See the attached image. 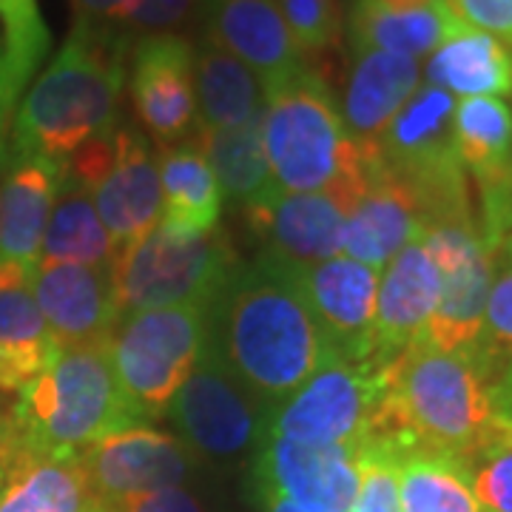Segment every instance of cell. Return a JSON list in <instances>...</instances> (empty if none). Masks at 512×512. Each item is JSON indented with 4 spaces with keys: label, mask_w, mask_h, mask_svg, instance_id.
Returning a JSON list of instances; mask_svg holds the SVG:
<instances>
[{
    "label": "cell",
    "mask_w": 512,
    "mask_h": 512,
    "mask_svg": "<svg viewBox=\"0 0 512 512\" xmlns=\"http://www.w3.org/2000/svg\"><path fill=\"white\" fill-rule=\"evenodd\" d=\"M109 268L37 262L32 279L35 302L60 348L106 342L120 322Z\"/></svg>",
    "instance_id": "e0dca14e"
},
{
    "label": "cell",
    "mask_w": 512,
    "mask_h": 512,
    "mask_svg": "<svg viewBox=\"0 0 512 512\" xmlns=\"http://www.w3.org/2000/svg\"><path fill=\"white\" fill-rule=\"evenodd\" d=\"M89 512H120L117 507H109V504H100L97 498H94V504H92V510Z\"/></svg>",
    "instance_id": "f6af8a7d"
},
{
    "label": "cell",
    "mask_w": 512,
    "mask_h": 512,
    "mask_svg": "<svg viewBox=\"0 0 512 512\" xmlns=\"http://www.w3.org/2000/svg\"><path fill=\"white\" fill-rule=\"evenodd\" d=\"M302 55L339 46L345 29L342 0H276Z\"/></svg>",
    "instance_id": "d590c367"
},
{
    "label": "cell",
    "mask_w": 512,
    "mask_h": 512,
    "mask_svg": "<svg viewBox=\"0 0 512 512\" xmlns=\"http://www.w3.org/2000/svg\"><path fill=\"white\" fill-rule=\"evenodd\" d=\"M15 117V103L6 92V55H3V37H0V163H6V137Z\"/></svg>",
    "instance_id": "b9f144b4"
},
{
    "label": "cell",
    "mask_w": 512,
    "mask_h": 512,
    "mask_svg": "<svg viewBox=\"0 0 512 512\" xmlns=\"http://www.w3.org/2000/svg\"><path fill=\"white\" fill-rule=\"evenodd\" d=\"M191 140L211 165L222 197H231L242 208H251L276 191L274 174L262 146V117L237 128L197 126Z\"/></svg>",
    "instance_id": "83f0119b"
},
{
    "label": "cell",
    "mask_w": 512,
    "mask_h": 512,
    "mask_svg": "<svg viewBox=\"0 0 512 512\" xmlns=\"http://www.w3.org/2000/svg\"><path fill=\"white\" fill-rule=\"evenodd\" d=\"M123 3L126 0H74V15H77L74 20L86 23V26H100V29L120 32Z\"/></svg>",
    "instance_id": "60d3db41"
},
{
    "label": "cell",
    "mask_w": 512,
    "mask_h": 512,
    "mask_svg": "<svg viewBox=\"0 0 512 512\" xmlns=\"http://www.w3.org/2000/svg\"><path fill=\"white\" fill-rule=\"evenodd\" d=\"M387 367L373 359L356 362L333 356L291 399L271 410L268 436L359 450L379 416Z\"/></svg>",
    "instance_id": "ba28073f"
},
{
    "label": "cell",
    "mask_w": 512,
    "mask_h": 512,
    "mask_svg": "<svg viewBox=\"0 0 512 512\" xmlns=\"http://www.w3.org/2000/svg\"><path fill=\"white\" fill-rule=\"evenodd\" d=\"M402 512H481L467 467L441 453H407L396 461Z\"/></svg>",
    "instance_id": "4dcf8cb0"
},
{
    "label": "cell",
    "mask_w": 512,
    "mask_h": 512,
    "mask_svg": "<svg viewBox=\"0 0 512 512\" xmlns=\"http://www.w3.org/2000/svg\"><path fill=\"white\" fill-rule=\"evenodd\" d=\"M461 464L481 512H512V419L495 421L490 436Z\"/></svg>",
    "instance_id": "e575fe53"
},
{
    "label": "cell",
    "mask_w": 512,
    "mask_h": 512,
    "mask_svg": "<svg viewBox=\"0 0 512 512\" xmlns=\"http://www.w3.org/2000/svg\"><path fill=\"white\" fill-rule=\"evenodd\" d=\"M464 26L467 23L458 18L450 0H430V3L353 0L348 15L350 52L373 49V52L404 57L430 55Z\"/></svg>",
    "instance_id": "44dd1931"
},
{
    "label": "cell",
    "mask_w": 512,
    "mask_h": 512,
    "mask_svg": "<svg viewBox=\"0 0 512 512\" xmlns=\"http://www.w3.org/2000/svg\"><path fill=\"white\" fill-rule=\"evenodd\" d=\"M194 92L197 126L202 128L245 126L265 111V89L259 77L208 37H202L194 49Z\"/></svg>",
    "instance_id": "d4e9b609"
},
{
    "label": "cell",
    "mask_w": 512,
    "mask_h": 512,
    "mask_svg": "<svg viewBox=\"0 0 512 512\" xmlns=\"http://www.w3.org/2000/svg\"><path fill=\"white\" fill-rule=\"evenodd\" d=\"M498 419L470 353L441 350L421 336L387 367L379 416L359 450H379L393 464L407 453L464 461Z\"/></svg>",
    "instance_id": "3957f363"
},
{
    "label": "cell",
    "mask_w": 512,
    "mask_h": 512,
    "mask_svg": "<svg viewBox=\"0 0 512 512\" xmlns=\"http://www.w3.org/2000/svg\"><path fill=\"white\" fill-rule=\"evenodd\" d=\"M458 163L481 185L512 177V109L498 97H464L453 111Z\"/></svg>",
    "instance_id": "f1b7e54d"
},
{
    "label": "cell",
    "mask_w": 512,
    "mask_h": 512,
    "mask_svg": "<svg viewBox=\"0 0 512 512\" xmlns=\"http://www.w3.org/2000/svg\"><path fill=\"white\" fill-rule=\"evenodd\" d=\"M427 86L464 97H512V52L498 37L464 26L430 57Z\"/></svg>",
    "instance_id": "484cf974"
},
{
    "label": "cell",
    "mask_w": 512,
    "mask_h": 512,
    "mask_svg": "<svg viewBox=\"0 0 512 512\" xmlns=\"http://www.w3.org/2000/svg\"><path fill=\"white\" fill-rule=\"evenodd\" d=\"M262 146L276 188L288 194L325 191L362 171L370 154L350 137L330 86L311 66L265 89Z\"/></svg>",
    "instance_id": "5b68a950"
},
{
    "label": "cell",
    "mask_w": 512,
    "mask_h": 512,
    "mask_svg": "<svg viewBox=\"0 0 512 512\" xmlns=\"http://www.w3.org/2000/svg\"><path fill=\"white\" fill-rule=\"evenodd\" d=\"M128 92L137 120L163 148L197 131L194 46L183 35H146L128 52Z\"/></svg>",
    "instance_id": "5bb4252c"
},
{
    "label": "cell",
    "mask_w": 512,
    "mask_h": 512,
    "mask_svg": "<svg viewBox=\"0 0 512 512\" xmlns=\"http://www.w3.org/2000/svg\"><path fill=\"white\" fill-rule=\"evenodd\" d=\"M120 512H202V504L183 487H168V490L131 498L120 507Z\"/></svg>",
    "instance_id": "ab89813d"
},
{
    "label": "cell",
    "mask_w": 512,
    "mask_h": 512,
    "mask_svg": "<svg viewBox=\"0 0 512 512\" xmlns=\"http://www.w3.org/2000/svg\"><path fill=\"white\" fill-rule=\"evenodd\" d=\"M384 3H430V0H384Z\"/></svg>",
    "instance_id": "bcb514c9"
},
{
    "label": "cell",
    "mask_w": 512,
    "mask_h": 512,
    "mask_svg": "<svg viewBox=\"0 0 512 512\" xmlns=\"http://www.w3.org/2000/svg\"><path fill=\"white\" fill-rule=\"evenodd\" d=\"M205 308H151L126 313L109 336L117 384L134 416L148 424L168 413L205 348Z\"/></svg>",
    "instance_id": "52a82bcc"
},
{
    "label": "cell",
    "mask_w": 512,
    "mask_h": 512,
    "mask_svg": "<svg viewBox=\"0 0 512 512\" xmlns=\"http://www.w3.org/2000/svg\"><path fill=\"white\" fill-rule=\"evenodd\" d=\"M20 453L77 456L117 430L137 427L117 384L109 339L60 348L55 362L15 396L9 413Z\"/></svg>",
    "instance_id": "277c9868"
},
{
    "label": "cell",
    "mask_w": 512,
    "mask_h": 512,
    "mask_svg": "<svg viewBox=\"0 0 512 512\" xmlns=\"http://www.w3.org/2000/svg\"><path fill=\"white\" fill-rule=\"evenodd\" d=\"M421 242L439 271V302L424 339L441 350L470 353L481 333L495 274L476 214L470 211L424 222Z\"/></svg>",
    "instance_id": "30bf717a"
},
{
    "label": "cell",
    "mask_w": 512,
    "mask_h": 512,
    "mask_svg": "<svg viewBox=\"0 0 512 512\" xmlns=\"http://www.w3.org/2000/svg\"><path fill=\"white\" fill-rule=\"evenodd\" d=\"M94 208L114 248L146 237L163 217V191L157 160L146 137L131 126L114 131V160L109 174L92 191Z\"/></svg>",
    "instance_id": "d6986e66"
},
{
    "label": "cell",
    "mask_w": 512,
    "mask_h": 512,
    "mask_svg": "<svg viewBox=\"0 0 512 512\" xmlns=\"http://www.w3.org/2000/svg\"><path fill=\"white\" fill-rule=\"evenodd\" d=\"M0 37L6 55V92L18 109L20 94L49 55L52 37L37 0H0Z\"/></svg>",
    "instance_id": "1f68e13d"
},
{
    "label": "cell",
    "mask_w": 512,
    "mask_h": 512,
    "mask_svg": "<svg viewBox=\"0 0 512 512\" xmlns=\"http://www.w3.org/2000/svg\"><path fill=\"white\" fill-rule=\"evenodd\" d=\"M202 0H126L120 32L123 35H177Z\"/></svg>",
    "instance_id": "8d00e7d4"
},
{
    "label": "cell",
    "mask_w": 512,
    "mask_h": 512,
    "mask_svg": "<svg viewBox=\"0 0 512 512\" xmlns=\"http://www.w3.org/2000/svg\"><path fill=\"white\" fill-rule=\"evenodd\" d=\"M419 234L421 211L416 197L384 168L376 151L365 191L345 220L342 251L353 262L379 271Z\"/></svg>",
    "instance_id": "ffe728a7"
},
{
    "label": "cell",
    "mask_w": 512,
    "mask_h": 512,
    "mask_svg": "<svg viewBox=\"0 0 512 512\" xmlns=\"http://www.w3.org/2000/svg\"><path fill=\"white\" fill-rule=\"evenodd\" d=\"M262 504H265V512H316L296 504V501H288V498H279V495H259Z\"/></svg>",
    "instance_id": "ee69618b"
},
{
    "label": "cell",
    "mask_w": 512,
    "mask_h": 512,
    "mask_svg": "<svg viewBox=\"0 0 512 512\" xmlns=\"http://www.w3.org/2000/svg\"><path fill=\"white\" fill-rule=\"evenodd\" d=\"M114 254L117 248L94 208L92 191H86L83 185L63 174V183L57 188L55 205L46 222L40 259L109 268Z\"/></svg>",
    "instance_id": "f546056e"
},
{
    "label": "cell",
    "mask_w": 512,
    "mask_h": 512,
    "mask_svg": "<svg viewBox=\"0 0 512 512\" xmlns=\"http://www.w3.org/2000/svg\"><path fill=\"white\" fill-rule=\"evenodd\" d=\"M92 504L77 456L20 453L0 484V512H89Z\"/></svg>",
    "instance_id": "4316f807"
},
{
    "label": "cell",
    "mask_w": 512,
    "mask_h": 512,
    "mask_svg": "<svg viewBox=\"0 0 512 512\" xmlns=\"http://www.w3.org/2000/svg\"><path fill=\"white\" fill-rule=\"evenodd\" d=\"M367 177L370 165L325 191L288 194L276 188L268 200L242 208L248 228L265 242V254L259 256L291 268H308L342 254L345 220L362 197Z\"/></svg>",
    "instance_id": "8fae6325"
},
{
    "label": "cell",
    "mask_w": 512,
    "mask_h": 512,
    "mask_svg": "<svg viewBox=\"0 0 512 512\" xmlns=\"http://www.w3.org/2000/svg\"><path fill=\"white\" fill-rule=\"evenodd\" d=\"M77 458L94 498L120 510L131 498L180 487L194 453L171 433L137 424L94 441Z\"/></svg>",
    "instance_id": "7c38bea8"
},
{
    "label": "cell",
    "mask_w": 512,
    "mask_h": 512,
    "mask_svg": "<svg viewBox=\"0 0 512 512\" xmlns=\"http://www.w3.org/2000/svg\"><path fill=\"white\" fill-rule=\"evenodd\" d=\"M205 37L274 89L308 69L276 0H202Z\"/></svg>",
    "instance_id": "2e32d148"
},
{
    "label": "cell",
    "mask_w": 512,
    "mask_h": 512,
    "mask_svg": "<svg viewBox=\"0 0 512 512\" xmlns=\"http://www.w3.org/2000/svg\"><path fill=\"white\" fill-rule=\"evenodd\" d=\"M0 183V259L37 268L46 222L63 168L46 160H12Z\"/></svg>",
    "instance_id": "603a6c76"
},
{
    "label": "cell",
    "mask_w": 512,
    "mask_h": 512,
    "mask_svg": "<svg viewBox=\"0 0 512 512\" xmlns=\"http://www.w3.org/2000/svg\"><path fill=\"white\" fill-rule=\"evenodd\" d=\"M470 359L490 387L512 362V254L495 259L484 322L476 348L470 350Z\"/></svg>",
    "instance_id": "d6a6232c"
},
{
    "label": "cell",
    "mask_w": 512,
    "mask_h": 512,
    "mask_svg": "<svg viewBox=\"0 0 512 512\" xmlns=\"http://www.w3.org/2000/svg\"><path fill=\"white\" fill-rule=\"evenodd\" d=\"M421 69L416 57L390 52H353V69L342 117L356 143L376 146L387 123L419 89Z\"/></svg>",
    "instance_id": "7402d4cb"
},
{
    "label": "cell",
    "mask_w": 512,
    "mask_h": 512,
    "mask_svg": "<svg viewBox=\"0 0 512 512\" xmlns=\"http://www.w3.org/2000/svg\"><path fill=\"white\" fill-rule=\"evenodd\" d=\"M330 348L356 362L373 359V322L379 299V271L333 256L308 268H293Z\"/></svg>",
    "instance_id": "9a60e30c"
},
{
    "label": "cell",
    "mask_w": 512,
    "mask_h": 512,
    "mask_svg": "<svg viewBox=\"0 0 512 512\" xmlns=\"http://www.w3.org/2000/svg\"><path fill=\"white\" fill-rule=\"evenodd\" d=\"M35 268L0 259V348L55 339L35 302Z\"/></svg>",
    "instance_id": "836d02e7"
},
{
    "label": "cell",
    "mask_w": 512,
    "mask_h": 512,
    "mask_svg": "<svg viewBox=\"0 0 512 512\" xmlns=\"http://www.w3.org/2000/svg\"><path fill=\"white\" fill-rule=\"evenodd\" d=\"M205 345L256 399L274 410L339 356L319 328L291 265L239 262L205 311Z\"/></svg>",
    "instance_id": "6da1fadb"
},
{
    "label": "cell",
    "mask_w": 512,
    "mask_h": 512,
    "mask_svg": "<svg viewBox=\"0 0 512 512\" xmlns=\"http://www.w3.org/2000/svg\"><path fill=\"white\" fill-rule=\"evenodd\" d=\"M362 484L350 512H402L396 464L379 450H359Z\"/></svg>",
    "instance_id": "74e56055"
},
{
    "label": "cell",
    "mask_w": 512,
    "mask_h": 512,
    "mask_svg": "<svg viewBox=\"0 0 512 512\" xmlns=\"http://www.w3.org/2000/svg\"><path fill=\"white\" fill-rule=\"evenodd\" d=\"M256 493L279 495L316 512H350L359 498L356 447L268 436L254 456Z\"/></svg>",
    "instance_id": "4fadbf2b"
},
{
    "label": "cell",
    "mask_w": 512,
    "mask_h": 512,
    "mask_svg": "<svg viewBox=\"0 0 512 512\" xmlns=\"http://www.w3.org/2000/svg\"><path fill=\"white\" fill-rule=\"evenodd\" d=\"M470 29L498 37L512 52V0H450Z\"/></svg>",
    "instance_id": "f35d334b"
},
{
    "label": "cell",
    "mask_w": 512,
    "mask_h": 512,
    "mask_svg": "<svg viewBox=\"0 0 512 512\" xmlns=\"http://www.w3.org/2000/svg\"><path fill=\"white\" fill-rule=\"evenodd\" d=\"M168 416L180 427L183 444L194 456L239 461L256 456L268 439L271 407L259 402L205 345L168 407Z\"/></svg>",
    "instance_id": "9c48e42d"
},
{
    "label": "cell",
    "mask_w": 512,
    "mask_h": 512,
    "mask_svg": "<svg viewBox=\"0 0 512 512\" xmlns=\"http://www.w3.org/2000/svg\"><path fill=\"white\" fill-rule=\"evenodd\" d=\"M163 217L160 225L174 234H208L222 217V188L194 140L168 146L157 160Z\"/></svg>",
    "instance_id": "cb8c5ba5"
},
{
    "label": "cell",
    "mask_w": 512,
    "mask_h": 512,
    "mask_svg": "<svg viewBox=\"0 0 512 512\" xmlns=\"http://www.w3.org/2000/svg\"><path fill=\"white\" fill-rule=\"evenodd\" d=\"M436 302L439 271L419 234L384 265V274L379 276L373 362L393 365L396 356H402L413 342H419L433 319Z\"/></svg>",
    "instance_id": "ac0fdd59"
},
{
    "label": "cell",
    "mask_w": 512,
    "mask_h": 512,
    "mask_svg": "<svg viewBox=\"0 0 512 512\" xmlns=\"http://www.w3.org/2000/svg\"><path fill=\"white\" fill-rule=\"evenodd\" d=\"M239 265L225 231L174 234L160 222L111 259V288L120 319L151 308H205Z\"/></svg>",
    "instance_id": "8992f818"
},
{
    "label": "cell",
    "mask_w": 512,
    "mask_h": 512,
    "mask_svg": "<svg viewBox=\"0 0 512 512\" xmlns=\"http://www.w3.org/2000/svg\"><path fill=\"white\" fill-rule=\"evenodd\" d=\"M490 396H493L495 413L504 416V419H512V362L507 365V370L495 379V384L490 387Z\"/></svg>",
    "instance_id": "7bdbcfd3"
},
{
    "label": "cell",
    "mask_w": 512,
    "mask_h": 512,
    "mask_svg": "<svg viewBox=\"0 0 512 512\" xmlns=\"http://www.w3.org/2000/svg\"><path fill=\"white\" fill-rule=\"evenodd\" d=\"M131 37L74 20L52 63L15 109L6 163L46 160L66 168L77 148L111 137L120 117Z\"/></svg>",
    "instance_id": "7a4b0ae2"
}]
</instances>
